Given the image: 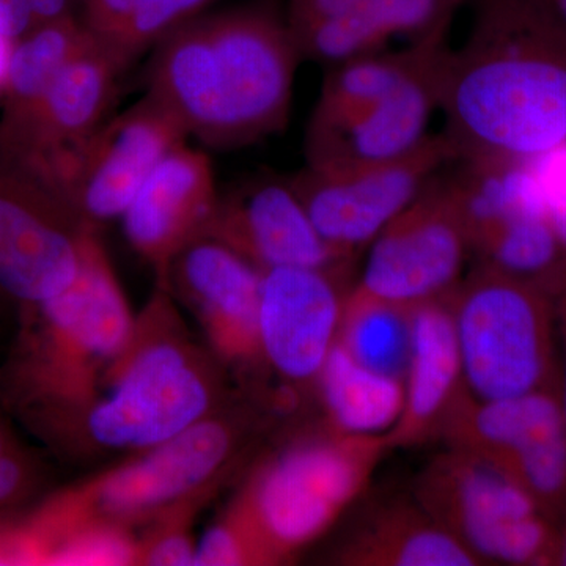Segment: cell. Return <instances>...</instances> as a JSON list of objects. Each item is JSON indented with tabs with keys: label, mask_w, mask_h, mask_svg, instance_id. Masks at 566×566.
Wrapping results in <instances>:
<instances>
[{
	"label": "cell",
	"mask_w": 566,
	"mask_h": 566,
	"mask_svg": "<svg viewBox=\"0 0 566 566\" xmlns=\"http://www.w3.org/2000/svg\"><path fill=\"white\" fill-rule=\"evenodd\" d=\"M262 273L229 245L202 237L169 263L159 279L199 318L216 356L232 364L260 357Z\"/></svg>",
	"instance_id": "obj_17"
},
{
	"label": "cell",
	"mask_w": 566,
	"mask_h": 566,
	"mask_svg": "<svg viewBox=\"0 0 566 566\" xmlns=\"http://www.w3.org/2000/svg\"><path fill=\"white\" fill-rule=\"evenodd\" d=\"M270 554L252 534L243 517L234 510L223 520L212 524L196 542L193 565L196 566H238L271 565Z\"/></svg>",
	"instance_id": "obj_31"
},
{
	"label": "cell",
	"mask_w": 566,
	"mask_h": 566,
	"mask_svg": "<svg viewBox=\"0 0 566 566\" xmlns=\"http://www.w3.org/2000/svg\"><path fill=\"white\" fill-rule=\"evenodd\" d=\"M468 0H363L360 7L389 36L416 43L449 32L457 11Z\"/></svg>",
	"instance_id": "obj_30"
},
{
	"label": "cell",
	"mask_w": 566,
	"mask_h": 566,
	"mask_svg": "<svg viewBox=\"0 0 566 566\" xmlns=\"http://www.w3.org/2000/svg\"><path fill=\"white\" fill-rule=\"evenodd\" d=\"M36 24L31 0H0V35L11 43Z\"/></svg>",
	"instance_id": "obj_35"
},
{
	"label": "cell",
	"mask_w": 566,
	"mask_h": 566,
	"mask_svg": "<svg viewBox=\"0 0 566 566\" xmlns=\"http://www.w3.org/2000/svg\"><path fill=\"white\" fill-rule=\"evenodd\" d=\"M260 271L316 268L349 274L352 264L329 248L289 178L252 177L219 196L208 233Z\"/></svg>",
	"instance_id": "obj_16"
},
{
	"label": "cell",
	"mask_w": 566,
	"mask_h": 566,
	"mask_svg": "<svg viewBox=\"0 0 566 566\" xmlns=\"http://www.w3.org/2000/svg\"><path fill=\"white\" fill-rule=\"evenodd\" d=\"M301 61L286 18L271 7L202 13L153 48L147 95L188 139L237 150L283 132Z\"/></svg>",
	"instance_id": "obj_2"
},
{
	"label": "cell",
	"mask_w": 566,
	"mask_h": 566,
	"mask_svg": "<svg viewBox=\"0 0 566 566\" xmlns=\"http://www.w3.org/2000/svg\"><path fill=\"white\" fill-rule=\"evenodd\" d=\"M447 33L416 41L403 51H379L331 66L308 123L340 120L382 102L449 46Z\"/></svg>",
	"instance_id": "obj_24"
},
{
	"label": "cell",
	"mask_w": 566,
	"mask_h": 566,
	"mask_svg": "<svg viewBox=\"0 0 566 566\" xmlns=\"http://www.w3.org/2000/svg\"><path fill=\"white\" fill-rule=\"evenodd\" d=\"M547 218L566 243V145L534 163Z\"/></svg>",
	"instance_id": "obj_33"
},
{
	"label": "cell",
	"mask_w": 566,
	"mask_h": 566,
	"mask_svg": "<svg viewBox=\"0 0 566 566\" xmlns=\"http://www.w3.org/2000/svg\"><path fill=\"white\" fill-rule=\"evenodd\" d=\"M360 3L363 0H289L286 22L300 25L344 17L359 9Z\"/></svg>",
	"instance_id": "obj_34"
},
{
	"label": "cell",
	"mask_w": 566,
	"mask_h": 566,
	"mask_svg": "<svg viewBox=\"0 0 566 566\" xmlns=\"http://www.w3.org/2000/svg\"><path fill=\"white\" fill-rule=\"evenodd\" d=\"M244 427L240 417L212 412L136 458L55 502L51 512L66 521L125 524L161 516L200 497L238 457Z\"/></svg>",
	"instance_id": "obj_8"
},
{
	"label": "cell",
	"mask_w": 566,
	"mask_h": 566,
	"mask_svg": "<svg viewBox=\"0 0 566 566\" xmlns=\"http://www.w3.org/2000/svg\"><path fill=\"white\" fill-rule=\"evenodd\" d=\"M216 0H81L80 17L123 69Z\"/></svg>",
	"instance_id": "obj_25"
},
{
	"label": "cell",
	"mask_w": 566,
	"mask_h": 566,
	"mask_svg": "<svg viewBox=\"0 0 566 566\" xmlns=\"http://www.w3.org/2000/svg\"><path fill=\"white\" fill-rule=\"evenodd\" d=\"M452 307L469 395L494 400L558 386L560 307L549 294L476 266Z\"/></svg>",
	"instance_id": "obj_6"
},
{
	"label": "cell",
	"mask_w": 566,
	"mask_h": 566,
	"mask_svg": "<svg viewBox=\"0 0 566 566\" xmlns=\"http://www.w3.org/2000/svg\"><path fill=\"white\" fill-rule=\"evenodd\" d=\"M337 342L370 370L403 379L411 346V308L349 289Z\"/></svg>",
	"instance_id": "obj_27"
},
{
	"label": "cell",
	"mask_w": 566,
	"mask_h": 566,
	"mask_svg": "<svg viewBox=\"0 0 566 566\" xmlns=\"http://www.w3.org/2000/svg\"><path fill=\"white\" fill-rule=\"evenodd\" d=\"M18 558L7 534H0V565L17 564Z\"/></svg>",
	"instance_id": "obj_40"
},
{
	"label": "cell",
	"mask_w": 566,
	"mask_h": 566,
	"mask_svg": "<svg viewBox=\"0 0 566 566\" xmlns=\"http://www.w3.org/2000/svg\"><path fill=\"white\" fill-rule=\"evenodd\" d=\"M334 560L348 566L483 565L415 497L368 506L335 547Z\"/></svg>",
	"instance_id": "obj_21"
},
{
	"label": "cell",
	"mask_w": 566,
	"mask_h": 566,
	"mask_svg": "<svg viewBox=\"0 0 566 566\" xmlns=\"http://www.w3.org/2000/svg\"><path fill=\"white\" fill-rule=\"evenodd\" d=\"M441 438L504 472L553 521L566 513V430L558 386L516 397L463 395Z\"/></svg>",
	"instance_id": "obj_11"
},
{
	"label": "cell",
	"mask_w": 566,
	"mask_h": 566,
	"mask_svg": "<svg viewBox=\"0 0 566 566\" xmlns=\"http://www.w3.org/2000/svg\"><path fill=\"white\" fill-rule=\"evenodd\" d=\"M289 28L301 59L327 69L385 51L390 41L360 6L344 17Z\"/></svg>",
	"instance_id": "obj_28"
},
{
	"label": "cell",
	"mask_w": 566,
	"mask_h": 566,
	"mask_svg": "<svg viewBox=\"0 0 566 566\" xmlns=\"http://www.w3.org/2000/svg\"><path fill=\"white\" fill-rule=\"evenodd\" d=\"M457 159L455 147L442 132L392 161L357 167L305 164L289 181L324 243L353 263Z\"/></svg>",
	"instance_id": "obj_10"
},
{
	"label": "cell",
	"mask_w": 566,
	"mask_h": 566,
	"mask_svg": "<svg viewBox=\"0 0 566 566\" xmlns=\"http://www.w3.org/2000/svg\"><path fill=\"white\" fill-rule=\"evenodd\" d=\"M93 41L95 36L80 13L33 25L11 46L0 117L31 109L62 70Z\"/></svg>",
	"instance_id": "obj_26"
},
{
	"label": "cell",
	"mask_w": 566,
	"mask_h": 566,
	"mask_svg": "<svg viewBox=\"0 0 566 566\" xmlns=\"http://www.w3.org/2000/svg\"><path fill=\"white\" fill-rule=\"evenodd\" d=\"M479 264L531 283L566 304V243L547 218L545 205L516 208L495 218L469 238Z\"/></svg>",
	"instance_id": "obj_22"
},
{
	"label": "cell",
	"mask_w": 566,
	"mask_h": 566,
	"mask_svg": "<svg viewBox=\"0 0 566 566\" xmlns=\"http://www.w3.org/2000/svg\"><path fill=\"white\" fill-rule=\"evenodd\" d=\"M81 0H31L36 24L80 13Z\"/></svg>",
	"instance_id": "obj_36"
},
{
	"label": "cell",
	"mask_w": 566,
	"mask_h": 566,
	"mask_svg": "<svg viewBox=\"0 0 566 566\" xmlns=\"http://www.w3.org/2000/svg\"><path fill=\"white\" fill-rule=\"evenodd\" d=\"M415 499L483 565H556V521L482 458L449 447L417 476Z\"/></svg>",
	"instance_id": "obj_7"
},
{
	"label": "cell",
	"mask_w": 566,
	"mask_h": 566,
	"mask_svg": "<svg viewBox=\"0 0 566 566\" xmlns=\"http://www.w3.org/2000/svg\"><path fill=\"white\" fill-rule=\"evenodd\" d=\"M326 423L353 436L389 434L403 415V379L370 370L335 344L315 382Z\"/></svg>",
	"instance_id": "obj_23"
},
{
	"label": "cell",
	"mask_w": 566,
	"mask_h": 566,
	"mask_svg": "<svg viewBox=\"0 0 566 566\" xmlns=\"http://www.w3.org/2000/svg\"><path fill=\"white\" fill-rule=\"evenodd\" d=\"M125 69L93 41L55 77L31 109L0 117V150L55 178L82 145L107 120Z\"/></svg>",
	"instance_id": "obj_14"
},
{
	"label": "cell",
	"mask_w": 566,
	"mask_h": 566,
	"mask_svg": "<svg viewBox=\"0 0 566 566\" xmlns=\"http://www.w3.org/2000/svg\"><path fill=\"white\" fill-rule=\"evenodd\" d=\"M348 274L316 268L263 271L260 357L290 385H315L337 344Z\"/></svg>",
	"instance_id": "obj_15"
},
{
	"label": "cell",
	"mask_w": 566,
	"mask_h": 566,
	"mask_svg": "<svg viewBox=\"0 0 566 566\" xmlns=\"http://www.w3.org/2000/svg\"><path fill=\"white\" fill-rule=\"evenodd\" d=\"M20 318L17 344L0 371V401L46 441L120 356L136 327L99 230L88 237L76 281Z\"/></svg>",
	"instance_id": "obj_3"
},
{
	"label": "cell",
	"mask_w": 566,
	"mask_h": 566,
	"mask_svg": "<svg viewBox=\"0 0 566 566\" xmlns=\"http://www.w3.org/2000/svg\"><path fill=\"white\" fill-rule=\"evenodd\" d=\"M196 542L188 534L185 520L181 523L161 524L153 534L139 542L137 564L151 566H191Z\"/></svg>",
	"instance_id": "obj_32"
},
{
	"label": "cell",
	"mask_w": 566,
	"mask_h": 566,
	"mask_svg": "<svg viewBox=\"0 0 566 566\" xmlns=\"http://www.w3.org/2000/svg\"><path fill=\"white\" fill-rule=\"evenodd\" d=\"M450 166L368 245L352 292L408 308L455 292L471 245Z\"/></svg>",
	"instance_id": "obj_12"
},
{
	"label": "cell",
	"mask_w": 566,
	"mask_h": 566,
	"mask_svg": "<svg viewBox=\"0 0 566 566\" xmlns=\"http://www.w3.org/2000/svg\"><path fill=\"white\" fill-rule=\"evenodd\" d=\"M174 318L161 285L129 344L48 444L139 453L218 411L221 376Z\"/></svg>",
	"instance_id": "obj_4"
},
{
	"label": "cell",
	"mask_w": 566,
	"mask_h": 566,
	"mask_svg": "<svg viewBox=\"0 0 566 566\" xmlns=\"http://www.w3.org/2000/svg\"><path fill=\"white\" fill-rule=\"evenodd\" d=\"M219 196L211 159L185 142L148 175L122 216L123 232L161 275L186 245L208 233Z\"/></svg>",
	"instance_id": "obj_19"
},
{
	"label": "cell",
	"mask_w": 566,
	"mask_h": 566,
	"mask_svg": "<svg viewBox=\"0 0 566 566\" xmlns=\"http://www.w3.org/2000/svg\"><path fill=\"white\" fill-rule=\"evenodd\" d=\"M188 140L172 114L145 93L88 137L62 167L55 185L77 214L99 229L120 221L164 156Z\"/></svg>",
	"instance_id": "obj_13"
},
{
	"label": "cell",
	"mask_w": 566,
	"mask_h": 566,
	"mask_svg": "<svg viewBox=\"0 0 566 566\" xmlns=\"http://www.w3.org/2000/svg\"><path fill=\"white\" fill-rule=\"evenodd\" d=\"M566 566V513L557 521L556 565Z\"/></svg>",
	"instance_id": "obj_39"
},
{
	"label": "cell",
	"mask_w": 566,
	"mask_h": 566,
	"mask_svg": "<svg viewBox=\"0 0 566 566\" xmlns=\"http://www.w3.org/2000/svg\"><path fill=\"white\" fill-rule=\"evenodd\" d=\"M0 401V524L13 520L39 497L46 485V469L22 444Z\"/></svg>",
	"instance_id": "obj_29"
},
{
	"label": "cell",
	"mask_w": 566,
	"mask_h": 566,
	"mask_svg": "<svg viewBox=\"0 0 566 566\" xmlns=\"http://www.w3.org/2000/svg\"><path fill=\"white\" fill-rule=\"evenodd\" d=\"M560 379H558V397H560L562 416L566 430V304L560 307Z\"/></svg>",
	"instance_id": "obj_37"
},
{
	"label": "cell",
	"mask_w": 566,
	"mask_h": 566,
	"mask_svg": "<svg viewBox=\"0 0 566 566\" xmlns=\"http://www.w3.org/2000/svg\"><path fill=\"white\" fill-rule=\"evenodd\" d=\"M96 227L39 170L0 150V301L18 314L76 281Z\"/></svg>",
	"instance_id": "obj_9"
},
{
	"label": "cell",
	"mask_w": 566,
	"mask_h": 566,
	"mask_svg": "<svg viewBox=\"0 0 566 566\" xmlns=\"http://www.w3.org/2000/svg\"><path fill=\"white\" fill-rule=\"evenodd\" d=\"M549 2L553 9L556 10L558 18L566 25V0H549Z\"/></svg>",
	"instance_id": "obj_41"
},
{
	"label": "cell",
	"mask_w": 566,
	"mask_h": 566,
	"mask_svg": "<svg viewBox=\"0 0 566 566\" xmlns=\"http://www.w3.org/2000/svg\"><path fill=\"white\" fill-rule=\"evenodd\" d=\"M390 449L387 434H345L326 423L260 465L233 510L279 564L353 510Z\"/></svg>",
	"instance_id": "obj_5"
},
{
	"label": "cell",
	"mask_w": 566,
	"mask_h": 566,
	"mask_svg": "<svg viewBox=\"0 0 566 566\" xmlns=\"http://www.w3.org/2000/svg\"><path fill=\"white\" fill-rule=\"evenodd\" d=\"M11 43L6 36L0 35V102H2L3 92H6L7 71H9V62L11 54Z\"/></svg>",
	"instance_id": "obj_38"
},
{
	"label": "cell",
	"mask_w": 566,
	"mask_h": 566,
	"mask_svg": "<svg viewBox=\"0 0 566 566\" xmlns=\"http://www.w3.org/2000/svg\"><path fill=\"white\" fill-rule=\"evenodd\" d=\"M450 48L412 74L382 102L340 120L308 123L305 164L357 167L392 161L430 136L428 125L441 109L442 77Z\"/></svg>",
	"instance_id": "obj_18"
},
{
	"label": "cell",
	"mask_w": 566,
	"mask_h": 566,
	"mask_svg": "<svg viewBox=\"0 0 566 566\" xmlns=\"http://www.w3.org/2000/svg\"><path fill=\"white\" fill-rule=\"evenodd\" d=\"M468 40L442 77L458 159L535 163L566 145V25L549 0H468Z\"/></svg>",
	"instance_id": "obj_1"
},
{
	"label": "cell",
	"mask_w": 566,
	"mask_h": 566,
	"mask_svg": "<svg viewBox=\"0 0 566 566\" xmlns=\"http://www.w3.org/2000/svg\"><path fill=\"white\" fill-rule=\"evenodd\" d=\"M452 294L411 308L403 415L387 434L392 449L441 438L447 419L468 392Z\"/></svg>",
	"instance_id": "obj_20"
}]
</instances>
